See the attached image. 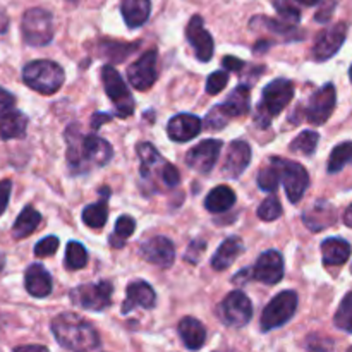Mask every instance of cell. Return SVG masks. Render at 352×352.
I'll return each instance as SVG.
<instances>
[{
  "label": "cell",
  "instance_id": "1",
  "mask_svg": "<svg viewBox=\"0 0 352 352\" xmlns=\"http://www.w3.org/2000/svg\"><path fill=\"white\" fill-rule=\"evenodd\" d=\"M67 141V162L74 174H86L96 167H103L113 157L110 143L96 134H82L78 124L65 129Z\"/></svg>",
  "mask_w": 352,
  "mask_h": 352
},
{
  "label": "cell",
  "instance_id": "2",
  "mask_svg": "<svg viewBox=\"0 0 352 352\" xmlns=\"http://www.w3.org/2000/svg\"><path fill=\"white\" fill-rule=\"evenodd\" d=\"M52 333L62 349L96 351L102 347L100 336L91 322L74 313H62L52 320Z\"/></svg>",
  "mask_w": 352,
  "mask_h": 352
},
{
  "label": "cell",
  "instance_id": "3",
  "mask_svg": "<svg viewBox=\"0 0 352 352\" xmlns=\"http://www.w3.org/2000/svg\"><path fill=\"white\" fill-rule=\"evenodd\" d=\"M294 98V82L285 78H278L268 82L263 89L261 102L258 103L256 126L260 129H267L274 117L284 112L285 107Z\"/></svg>",
  "mask_w": 352,
  "mask_h": 352
},
{
  "label": "cell",
  "instance_id": "4",
  "mask_svg": "<svg viewBox=\"0 0 352 352\" xmlns=\"http://www.w3.org/2000/svg\"><path fill=\"white\" fill-rule=\"evenodd\" d=\"M136 153L141 158V179L148 182H153L155 179H158L167 188H177L179 182H181V174H179L177 167L165 160L153 144L140 143L136 148Z\"/></svg>",
  "mask_w": 352,
  "mask_h": 352
},
{
  "label": "cell",
  "instance_id": "5",
  "mask_svg": "<svg viewBox=\"0 0 352 352\" xmlns=\"http://www.w3.org/2000/svg\"><path fill=\"white\" fill-rule=\"evenodd\" d=\"M65 72L54 60H33L23 67V82L41 95H54L62 88Z\"/></svg>",
  "mask_w": 352,
  "mask_h": 352
},
{
  "label": "cell",
  "instance_id": "6",
  "mask_svg": "<svg viewBox=\"0 0 352 352\" xmlns=\"http://www.w3.org/2000/svg\"><path fill=\"white\" fill-rule=\"evenodd\" d=\"M21 33L30 47H45L54 40V17L47 9L33 7L23 14Z\"/></svg>",
  "mask_w": 352,
  "mask_h": 352
},
{
  "label": "cell",
  "instance_id": "7",
  "mask_svg": "<svg viewBox=\"0 0 352 352\" xmlns=\"http://www.w3.org/2000/svg\"><path fill=\"white\" fill-rule=\"evenodd\" d=\"M113 285L112 282L102 280L98 284H82L69 292L72 305L89 311L102 313L112 305Z\"/></svg>",
  "mask_w": 352,
  "mask_h": 352
},
{
  "label": "cell",
  "instance_id": "8",
  "mask_svg": "<svg viewBox=\"0 0 352 352\" xmlns=\"http://www.w3.org/2000/svg\"><path fill=\"white\" fill-rule=\"evenodd\" d=\"M102 81H103V88H105L107 96L112 100L117 116L122 117V119L133 116L136 102H134L133 95H131V91L127 89L126 82L122 81V78H120V74L117 72V69L109 64L103 65Z\"/></svg>",
  "mask_w": 352,
  "mask_h": 352
},
{
  "label": "cell",
  "instance_id": "9",
  "mask_svg": "<svg viewBox=\"0 0 352 352\" xmlns=\"http://www.w3.org/2000/svg\"><path fill=\"white\" fill-rule=\"evenodd\" d=\"M298 294L296 291H282L280 294L275 296L267 308L263 309L261 315V330L263 332H270L274 329H280L282 325L289 322L294 316L296 309H298Z\"/></svg>",
  "mask_w": 352,
  "mask_h": 352
},
{
  "label": "cell",
  "instance_id": "10",
  "mask_svg": "<svg viewBox=\"0 0 352 352\" xmlns=\"http://www.w3.org/2000/svg\"><path fill=\"white\" fill-rule=\"evenodd\" d=\"M272 162H275L280 170L282 182H284L285 195L292 205H298L306 195V189L309 188V174L301 164L291 160H284L280 157H272Z\"/></svg>",
  "mask_w": 352,
  "mask_h": 352
},
{
  "label": "cell",
  "instance_id": "11",
  "mask_svg": "<svg viewBox=\"0 0 352 352\" xmlns=\"http://www.w3.org/2000/svg\"><path fill=\"white\" fill-rule=\"evenodd\" d=\"M217 315L227 327L241 329L253 318V305L243 291H232L219 305Z\"/></svg>",
  "mask_w": 352,
  "mask_h": 352
},
{
  "label": "cell",
  "instance_id": "12",
  "mask_svg": "<svg viewBox=\"0 0 352 352\" xmlns=\"http://www.w3.org/2000/svg\"><path fill=\"white\" fill-rule=\"evenodd\" d=\"M337 103V91L336 86L332 82H327L325 86L315 91L309 98L308 107L305 109V117L309 124H315V126H322L327 120L330 119V116L336 110Z\"/></svg>",
  "mask_w": 352,
  "mask_h": 352
},
{
  "label": "cell",
  "instance_id": "13",
  "mask_svg": "<svg viewBox=\"0 0 352 352\" xmlns=\"http://www.w3.org/2000/svg\"><path fill=\"white\" fill-rule=\"evenodd\" d=\"M158 62V54L155 48L151 50H146L136 62L127 67V79H129L131 85L134 86L140 91H146L151 86L155 85L158 76L157 69Z\"/></svg>",
  "mask_w": 352,
  "mask_h": 352
},
{
  "label": "cell",
  "instance_id": "14",
  "mask_svg": "<svg viewBox=\"0 0 352 352\" xmlns=\"http://www.w3.org/2000/svg\"><path fill=\"white\" fill-rule=\"evenodd\" d=\"M347 36V24L346 23H337L323 30L322 33L316 38L315 45H313V58L316 62H325L332 58L340 47L344 45Z\"/></svg>",
  "mask_w": 352,
  "mask_h": 352
},
{
  "label": "cell",
  "instance_id": "15",
  "mask_svg": "<svg viewBox=\"0 0 352 352\" xmlns=\"http://www.w3.org/2000/svg\"><path fill=\"white\" fill-rule=\"evenodd\" d=\"M223 143L220 140H205L186 153V165L199 174H210L219 160Z\"/></svg>",
  "mask_w": 352,
  "mask_h": 352
},
{
  "label": "cell",
  "instance_id": "16",
  "mask_svg": "<svg viewBox=\"0 0 352 352\" xmlns=\"http://www.w3.org/2000/svg\"><path fill=\"white\" fill-rule=\"evenodd\" d=\"M254 280L265 285H275L284 278V258L278 251L270 250L260 254L251 270Z\"/></svg>",
  "mask_w": 352,
  "mask_h": 352
},
{
  "label": "cell",
  "instance_id": "17",
  "mask_svg": "<svg viewBox=\"0 0 352 352\" xmlns=\"http://www.w3.org/2000/svg\"><path fill=\"white\" fill-rule=\"evenodd\" d=\"M186 36H188L189 45L195 48V55L199 62H208L213 57V38L210 31L205 30L201 16H192L189 19L188 28H186Z\"/></svg>",
  "mask_w": 352,
  "mask_h": 352
},
{
  "label": "cell",
  "instance_id": "18",
  "mask_svg": "<svg viewBox=\"0 0 352 352\" xmlns=\"http://www.w3.org/2000/svg\"><path fill=\"white\" fill-rule=\"evenodd\" d=\"M141 254L151 265L160 268H170L175 260V248L168 237L155 236L141 244Z\"/></svg>",
  "mask_w": 352,
  "mask_h": 352
},
{
  "label": "cell",
  "instance_id": "19",
  "mask_svg": "<svg viewBox=\"0 0 352 352\" xmlns=\"http://www.w3.org/2000/svg\"><path fill=\"white\" fill-rule=\"evenodd\" d=\"M302 222L313 232H322V230L329 229V227L336 226L337 222V210L332 203L320 199L315 205L309 206L305 213H302Z\"/></svg>",
  "mask_w": 352,
  "mask_h": 352
},
{
  "label": "cell",
  "instance_id": "20",
  "mask_svg": "<svg viewBox=\"0 0 352 352\" xmlns=\"http://www.w3.org/2000/svg\"><path fill=\"white\" fill-rule=\"evenodd\" d=\"M127 298L124 301L122 308V315H127L131 313L133 309L136 308H144V309H151L155 308L157 305V294H155L153 287H151L148 282L144 280H136V282H131L127 285Z\"/></svg>",
  "mask_w": 352,
  "mask_h": 352
},
{
  "label": "cell",
  "instance_id": "21",
  "mask_svg": "<svg viewBox=\"0 0 352 352\" xmlns=\"http://www.w3.org/2000/svg\"><path fill=\"white\" fill-rule=\"evenodd\" d=\"M203 122L198 116L192 113H177L167 124V134L172 141L186 143L196 138L201 131Z\"/></svg>",
  "mask_w": 352,
  "mask_h": 352
},
{
  "label": "cell",
  "instance_id": "22",
  "mask_svg": "<svg viewBox=\"0 0 352 352\" xmlns=\"http://www.w3.org/2000/svg\"><path fill=\"white\" fill-rule=\"evenodd\" d=\"M24 289L30 296L36 299L48 298L54 289V280L52 275L48 274L47 268L40 263H33L26 268L24 274Z\"/></svg>",
  "mask_w": 352,
  "mask_h": 352
},
{
  "label": "cell",
  "instance_id": "23",
  "mask_svg": "<svg viewBox=\"0 0 352 352\" xmlns=\"http://www.w3.org/2000/svg\"><path fill=\"white\" fill-rule=\"evenodd\" d=\"M251 162V146L246 141H232L223 162L222 172L226 177L237 179L248 168Z\"/></svg>",
  "mask_w": 352,
  "mask_h": 352
},
{
  "label": "cell",
  "instance_id": "24",
  "mask_svg": "<svg viewBox=\"0 0 352 352\" xmlns=\"http://www.w3.org/2000/svg\"><path fill=\"white\" fill-rule=\"evenodd\" d=\"M250 86L239 85L229 96H227L226 102H223L222 105H217V109L220 110V113H222L227 120H230L232 117H243L250 112Z\"/></svg>",
  "mask_w": 352,
  "mask_h": 352
},
{
  "label": "cell",
  "instance_id": "25",
  "mask_svg": "<svg viewBox=\"0 0 352 352\" xmlns=\"http://www.w3.org/2000/svg\"><path fill=\"white\" fill-rule=\"evenodd\" d=\"M28 124H30V120H28L26 113H23L21 110L16 109L9 110V112L0 119V140H23V138L26 136Z\"/></svg>",
  "mask_w": 352,
  "mask_h": 352
},
{
  "label": "cell",
  "instance_id": "26",
  "mask_svg": "<svg viewBox=\"0 0 352 352\" xmlns=\"http://www.w3.org/2000/svg\"><path fill=\"white\" fill-rule=\"evenodd\" d=\"M351 244L342 237H329L322 243V256L325 267H340L351 256Z\"/></svg>",
  "mask_w": 352,
  "mask_h": 352
},
{
  "label": "cell",
  "instance_id": "27",
  "mask_svg": "<svg viewBox=\"0 0 352 352\" xmlns=\"http://www.w3.org/2000/svg\"><path fill=\"white\" fill-rule=\"evenodd\" d=\"M177 330L182 342H184V346L188 347V349L198 351L205 346L206 330L199 320L192 318V316H184V318L179 322Z\"/></svg>",
  "mask_w": 352,
  "mask_h": 352
},
{
  "label": "cell",
  "instance_id": "28",
  "mask_svg": "<svg viewBox=\"0 0 352 352\" xmlns=\"http://www.w3.org/2000/svg\"><path fill=\"white\" fill-rule=\"evenodd\" d=\"M244 251V244L241 241V237L232 236V237H227L220 248L217 250V253L213 254L212 258V267L213 270L217 272H223L234 263V261L239 258V254Z\"/></svg>",
  "mask_w": 352,
  "mask_h": 352
},
{
  "label": "cell",
  "instance_id": "29",
  "mask_svg": "<svg viewBox=\"0 0 352 352\" xmlns=\"http://www.w3.org/2000/svg\"><path fill=\"white\" fill-rule=\"evenodd\" d=\"M100 201L93 203V205H88L85 210H82V222L86 223L91 229H102L107 223V219H109V198H110V189L107 186H103L100 189Z\"/></svg>",
  "mask_w": 352,
  "mask_h": 352
},
{
  "label": "cell",
  "instance_id": "30",
  "mask_svg": "<svg viewBox=\"0 0 352 352\" xmlns=\"http://www.w3.org/2000/svg\"><path fill=\"white\" fill-rule=\"evenodd\" d=\"M120 12L124 21L129 28H140L148 21L151 14L150 0H122L120 3Z\"/></svg>",
  "mask_w": 352,
  "mask_h": 352
},
{
  "label": "cell",
  "instance_id": "31",
  "mask_svg": "<svg viewBox=\"0 0 352 352\" xmlns=\"http://www.w3.org/2000/svg\"><path fill=\"white\" fill-rule=\"evenodd\" d=\"M41 223V215L34 206L28 205L21 210V213L17 215L16 222L12 226V237L16 241H23L26 237H30L34 230L38 229V226Z\"/></svg>",
  "mask_w": 352,
  "mask_h": 352
},
{
  "label": "cell",
  "instance_id": "32",
  "mask_svg": "<svg viewBox=\"0 0 352 352\" xmlns=\"http://www.w3.org/2000/svg\"><path fill=\"white\" fill-rule=\"evenodd\" d=\"M236 205V192L229 186H217L208 192L205 199V206L212 213H222Z\"/></svg>",
  "mask_w": 352,
  "mask_h": 352
},
{
  "label": "cell",
  "instance_id": "33",
  "mask_svg": "<svg viewBox=\"0 0 352 352\" xmlns=\"http://www.w3.org/2000/svg\"><path fill=\"white\" fill-rule=\"evenodd\" d=\"M296 24L287 23V21H277V19H272V17L267 16H256L251 19V28L253 30H267L270 33L275 34H284V36H296L298 31H296ZM299 38V36H296Z\"/></svg>",
  "mask_w": 352,
  "mask_h": 352
},
{
  "label": "cell",
  "instance_id": "34",
  "mask_svg": "<svg viewBox=\"0 0 352 352\" xmlns=\"http://www.w3.org/2000/svg\"><path fill=\"white\" fill-rule=\"evenodd\" d=\"M349 164H352V143L351 141H346V143L337 144L332 150L327 170H329V174H339Z\"/></svg>",
  "mask_w": 352,
  "mask_h": 352
},
{
  "label": "cell",
  "instance_id": "35",
  "mask_svg": "<svg viewBox=\"0 0 352 352\" xmlns=\"http://www.w3.org/2000/svg\"><path fill=\"white\" fill-rule=\"evenodd\" d=\"M88 263V251L78 241H71L65 248V258H64V267L67 270H81Z\"/></svg>",
  "mask_w": 352,
  "mask_h": 352
},
{
  "label": "cell",
  "instance_id": "36",
  "mask_svg": "<svg viewBox=\"0 0 352 352\" xmlns=\"http://www.w3.org/2000/svg\"><path fill=\"white\" fill-rule=\"evenodd\" d=\"M134 229H136V222H134L133 217L122 215L116 222V230L109 237V243L112 244V248H117V250L124 248L126 246V241L134 234Z\"/></svg>",
  "mask_w": 352,
  "mask_h": 352
},
{
  "label": "cell",
  "instance_id": "37",
  "mask_svg": "<svg viewBox=\"0 0 352 352\" xmlns=\"http://www.w3.org/2000/svg\"><path fill=\"white\" fill-rule=\"evenodd\" d=\"M320 134L315 133V131H302L299 136H296L291 143V151L294 153H301L309 157L316 151V146H318Z\"/></svg>",
  "mask_w": 352,
  "mask_h": 352
},
{
  "label": "cell",
  "instance_id": "38",
  "mask_svg": "<svg viewBox=\"0 0 352 352\" xmlns=\"http://www.w3.org/2000/svg\"><path fill=\"white\" fill-rule=\"evenodd\" d=\"M258 188L265 192H275L277 191L278 184L282 182L280 177V170H278L277 164L270 160V165L265 168H261L260 174H258Z\"/></svg>",
  "mask_w": 352,
  "mask_h": 352
},
{
  "label": "cell",
  "instance_id": "39",
  "mask_svg": "<svg viewBox=\"0 0 352 352\" xmlns=\"http://www.w3.org/2000/svg\"><path fill=\"white\" fill-rule=\"evenodd\" d=\"M333 323H336L337 329L352 333V292L346 294V298L339 305V309L333 316Z\"/></svg>",
  "mask_w": 352,
  "mask_h": 352
},
{
  "label": "cell",
  "instance_id": "40",
  "mask_svg": "<svg viewBox=\"0 0 352 352\" xmlns=\"http://www.w3.org/2000/svg\"><path fill=\"white\" fill-rule=\"evenodd\" d=\"M282 215V205L280 201H278L277 196H268L267 199H265L263 203L260 205V208H258V217H260V220H263V222H274V220L280 219Z\"/></svg>",
  "mask_w": 352,
  "mask_h": 352
},
{
  "label": "cell",
  "instance_id": "41",
  "mask_svg": "<svg viewBox=\"0 0 352 352\" xmlns=\"http://www.w3.org/2000/svg\"><path fill=\"white\" fill-rule=\"evenodd\" d=\"M58 250V237L55 236H47L43 237L41 241H38L36 246H34L33 253L34 256L38 258H48L52 256V254L57 253Z\"/></svg>",
  "mask_w": 352,
  "mask_h": 352
},
{
  "label": "cell",
  "instance_id": "42",
  "mask_svg": "<svg viewBox=\"0 0 352 352\" xmlns=\"http://www.w3.org/2000/svg\"><path fill=\"white\" fill-rule=\"evenodd\" d=\"M227 85H229V76H227V72H212L208 81H206V91H208V95H219L220 91H223L227 88Z\"/></svg>",
  "mask_w": 352,
  "mask_h": 352
},
{
  "label": "cell",
  "instance_id": "43",
  "mask_svg": "<svg viewBox=\"0 0 352 352\" xmlns=\"http://www.w3.org/2000/svg\"><path fill=\"white\" fill-rule=\"evenodd\" d=\"M227 124H229V120L220 113V110L217 109V107H213V109L210 110L208 116H206L205 119V127H208V129H213V131L222 129V127H226Z\"/></svg>",
  "mask_w": 352,
  "mask_h": 352
},
{
  "label": "cell",
  "instance_id": "44",
  "mask_svg": "<svg viewBox=\"0 0 352 352\" xmlns=\"http://www.w3.org/2000/svg\"><path fill=\"white\" fill-rule=\"evenodd\" d=\"M10 192H12V181L10 179H2L0 181V217L3 215V212L9 206Z\"/></svg>",
  "mask_w": 352,
  "mask_h": 352
},
{
  "label": "cell",
  "instance_id": "45",
  "mask_svg": "<svg viewBox=\"0 0 352 352\" xmlns=\"http://www.w3.org/2000/svg\"><path fill=\"white\" fill-rule=\"evenodd\" d=\"M14 105H16V96H14L9 89L0 86V119H2L9 110H12Z\"/></svg>",
  "mask_w": 352,
  "mask_h": 352
},
{
  "label": "cell",
  "instance_id": "46",
  "mask_svg": "<svg viewBox=\"0 0 352 352\" xmlns=\"http://www.w3.org/2000/svg\"><path fill=\"white\" fill-rule=\"evenodd\" d=\"M205 250H206V243H203V241H195V243L189 244L184 260L189 261V263H198L199 256H201V253Z\"/></svg>",
  "mask_w": 352,
  "mask_h": 352
},
{
  "label": "cell",
  "instance_id": "47",
  "mask_svg": "<svg viewBox=\"0 0 352 352\" xmlns=\"http://www.w3.org/2000/svg\"><path fill=\"white\" fill-rule=\"evenodd\" d=\"M333 7H336V0H330V3H327L325 7H322V10L316 14L315 19L318 21V23H329L330 17H332L333 14Z\"/></svg>",
  "mask_w": 352,
  "mask_h": 352
},
{
  "label": "cell",
  "instance_id": "48",
  "mask_svg": "<svg viewBox=\"0 0 352 352\" xmlns=\"http://www.w3.org/2000/svg\"><path fill=\"white\" fill-rule=\"evenodd\" d=\"M223 65H226V69H229V71H241L246 64H244V60H241V58L227 55V57H223Z\"/></svg>",
  "mask_w": 352,
  "mask_h": 352
},
{
  "label": "cell",
  "instance_id": "49",
  "mask_svg": "<svg viewBox=\"0 0 352 352\" xmlns=\"http://www.w3.org/2000/svg\"><path fill=\"white\" fill-rule=\"evenodd\" d=\"M110 120H112V116H110V113L98 112V113H95V116L91 117V127L95 131H98L100 126H102L103 122H110Z\"/></svg>",
  "mask_w": 352,
  "mask_h": 352
},
{
  "label": "cell",
  "instance_id": "50",
  "mask_svg": "<svg viewBox=\"0 0 352 352\" xmlns=\"http://www.w3.org/2000/svg\"><path fill=\"white\" fill-rule=\"evenodd\" d=\"M344 223H346L347 227H352V203L347 206L346 212H344Z\"/></svg>",
  "mask_w": 352,
  "mask_h": 352
},
{
  "label": "cell",
  "instance_id": "51",
  "mask_svg": "<svg viewBox=\"0 0 352 352\" xmlns=\"http://www.w3.org/2000/svg\"><path fill=\"white\" fill-rule=\"evenodd\" d=\"M14 351H47V347L45 346H19V347H16Z\"/></svg>",
  "mask_w": 352,
  "mask_h": 352
},
{
  "label": "cell",
  "instance_id": "52",
  "mask_svg": "<svg viewBox=\"0 0 352 352\" xmlns=\"http://www.w3.org/2000/svg\"><path fill=\"white\" fill-rule=\"evenodd\" d=\"M296 3H301V6H306V7H313V6H318L322 0H294Z\"/></svg>",
  "mask_w": 352,
  "mask_h": 352
},
{
  "label": "cell",
  "instance_id": "53",
  "mask_svg": "<svg viewBox=\"0 0 352 352\" xmlns=\"http://www.w3.org/2000/svg\"><path fill=\"white\" fill-rule=\"evenodd\" d=\"M6 254H3V253H0V272H2L3 270V268H6Z\"/></svg>",
  "mask_w": 352,
  "mask_h": 352
},
{
  "label": "cell",
  "instance_id": "54",
  "mask_svg": "<svg viewBox=\"0 0 352 352\" xmlns=\"http://www.w3.org/2000/svg\"><path fill=\"white\" fill-rule=\"evenodd\" d=\"M349 78H351V82H352V65H351V69H349Z\"/></svg>",
  "mask_w": 352,
  "mask_h": 352
},
{
  "label": "cell",
  "instance_id": "55",
  "mask_svg": "<svg viewBox=\"0 0 352 352\" xmlns=\"http://www.w3.org/2000/svg\"><path fill=\"white\" fill-rule=\"evenodd\" d=\"M69 2H78V0H69Z\"/></svg>",
  "mask_w": 352,
  "mask_h": 352
},
{
  "label": "cell",
  "instance_id": "56",
  "mask_svg": "<svg viewBox=\"0 0 352 352\" xmlns=\"http://www.w3.org/2000/svg\"><path fill=\"white\" fill-rule=\"evenodd\" d=\"M351 272H352V267H351Z\"/></svg>",
  "mask_w": 352,
  "mask_h": 352
}]
</instances>
